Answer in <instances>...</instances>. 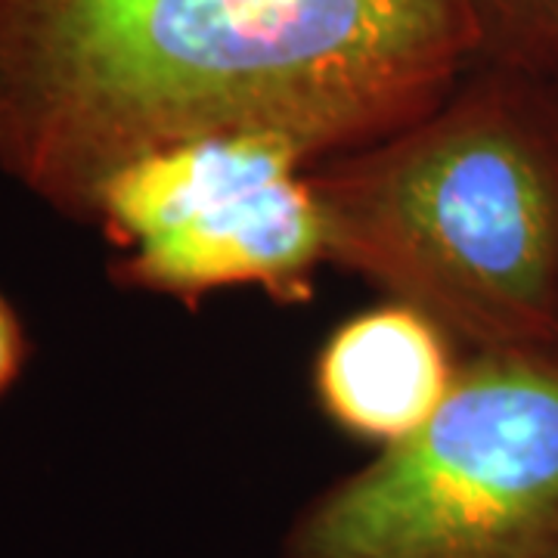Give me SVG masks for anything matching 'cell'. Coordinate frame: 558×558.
<instances>
[{
  "mask_svg": "<svg viewBox=\"0 0 558 558\" xmlns=\"http://www.w3.org/2000/svg\"><path fill=\"white\" fill-rule=\"evenodd\" d=\"M28 351L32 344H28L20 314L0 292V395L10 391V385L22 376L28 363Z\"/></svg>",
  "mask_w": 558,
  "mask_h": 558,
  "instance_id": "52a82bcc",
  "label": "cell"
},
{
  "mask_svg": "<svg viewBox=\"0 0 558 558\" xmlns=\"http://www.w3.org/2000/svg\"><path fill=\"white\" fill-rule=\"evenodd\" d=\"M465 351L438 319L385 299L339 323L314 360V398L348 438L376 450L432 425L457 388Z\"/></svg>",
  "mask_w": 558,
  "mask_h": 558,
  "instance_id": "5b68a950",
  "label": "cell"
},
{
  "mask_svg": "<svg viewBox=\"0 0 558 558\" xmlns=\"http://www.w3.org/2000/svg\"><path fill=\"white\" fill-rule=\"evenodd\" d=\"M314 165L267 131L205 134L128 161L94 208L116 248L109 274L121 289L183 304L223 289L307 301L329 264Z\"/></svg>",
  "mask_w": 558,
  "mask_h": 558,
  "instance_id": "277c9868",
  "label": "cell"
},
{
  "mask_svg": "<svg viewBox=\"0 0 558 558\" xmlns=\"http://www.w3.org/2000/svg\"><path fill=\"white\" fill-rule=\"evenodd\" d=\"M472 65L459 0H0V171L94 227L128 161L267 131L326 161Z\"/></svg>",
  "mask_w": 558,
  "mask_h": 558,
  "instance_id": "6da1fadb",
  "label": "cell"
},
{
  "mask_svg": "<svg viewBox=\"0 0 558 558\" xmlns=\"http://www.w3.org/2000/svg\"><path fill=\"white\" fill-rule=\"evenodd\" d=\"M329 264L462 351L558 348V78L472 62L428 112L314 165Z\"/></svg>",
  "mask_w": 558,
  "mask_h": 558,
  "instance_id": "7a4b0ae2",
  "label": "cell"
},
{
  "mask_svg": "<svg viewBox=\"0 0 558 558\" xmlns=\"http://www.w3.org/2000/svg\"><path fill=\"white\" fill-rule=\"evenodd\" d=\"M279 558H558V348L465 351L435 422L307 499Z\"/></svg>",
  "mask_w": 558,
  "mask_h": 558,
  "instance_id": "3957f363",
  "label": "cell"
},
{
  "mask_svg": "<svg viewBox=\"0 0 558 558\" xmlns=\"http://www.w3.org/2000/svg\"><path fill=\"white\" fill-rule=\"evenodd\" d=\"M472 62L558 78V0H459Z\"/></svg>",
  "mask_w": 558,
  "mask_h": 558,
  "instance_id": "8992f818",
  "label": "cell"
}]
</instances>
